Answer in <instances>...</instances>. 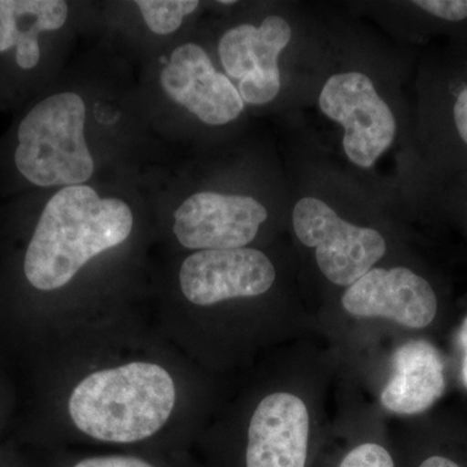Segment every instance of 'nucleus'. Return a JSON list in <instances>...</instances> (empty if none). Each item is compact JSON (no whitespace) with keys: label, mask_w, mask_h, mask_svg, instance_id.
<instances>
[{"label":"nucleus","mask_w":467,"mask_h":467,"mask_svg":"<svg viewBox=\"0 0 467 467\" xmlns=\"http://www.w3.org/2000/svg\"><path fill=\"white\" fill-rule=\"evenodd\" d=\"M160 82L171 100L212 128L232 124L244 112L236 85L217 70L208 52L196 43L175 48Z\"/></svg>","instance_id":"obj_11"},{"label":"nucleus","mask_w":467,"mask_h":467,"mask_svg":"<svg viewBox=\"0 0 467 467\" xmlns=\"http://www.w3.org/2000/svg\"><path fill=\"white\" fill-rule=\"evenodd\" d=\"M327 43L326 16L290 3L259 24L230 26L218 39L217 52L245 104L267 107L285 99L295 107L312 100Z\"/></svg>","instance_id":"obj_3"},{"label":"nucleus","mask_w":467,"mask_h":467,"mask_svg":"<svg viewBox=\"0 0 467 467\" xmlns=\"http://www.w3.org/2000/svg\"><path fill=\"white\" fill-rule=\"evenodd\" d=\"M16 63L23 69H32L39 63L41 47H39L38 34L21 33L17 36Z\"/></svg>","instance_id":"obj_20"},{"label":"nucleus","mask_w":467,"mask_h":467,"mask_svg":"<svg viewBox=\"0 0 467 467\" xmlns=\"http://www.w3.org/2000/svg\"><path fill=\"white\" fill-rule=\"evenodd\" d=\"M445 391L444 361L426 340H410L393 355V376L380 401L396 414H420Z\"/></svg>","instance_id":"obj_14"},{"label":"nucleus","mask_w":467,"mask_h":467,"mask_svg":"<svg viewBox=\"0 0 467 467\" xmlns=\"http://www.w3.org/2000/svg\"><path fill=\"white\" fill-rule=\"evenodd\" d=\"M290 168V223L301 245L315 251L328 282L349 287L386 256L389 244L376 223L356 220L383 202L348 169L312 150Z\"/></svg>","instance_id":"obj_2"},{"label":"nucleus","mask_w":467,"mask_h":467,"mask_svg":"<svg viewBox=\"0 0 467 467\" xmlns=\"http://www.w3.org/2000/svg\"><path fill=\"white\" fill-rule=\"evenodd\" d=\"M417 467H465L459 460L444 453H431L418 463Z\"/></svg>","instance_id":"obj_21"},{"label":"nucleus","mask_w":467,"mask_h":467,"mask_svg":"<svg viewBox=\"0 0 467 467\" xmlns=\"http://www.w3.org/2000/svg\"><path fill=\"white\" fill-rule=\"evenodd\" d=\"M459 344L461 348H462L463 353H465L462 364V379L463 383H465V386L467 387V317L465 321H463L459 331Z\"/></svg>","instance_id":"obj_22"},{"label":"nucleus","mask_w":467,"mask_h":467,"mask_svg":"<svg viewBox=\"0 0 467 467\" xmlns=\"http://www.w3.org/2000/svg\"><path fill=\"white\" fill-rule=\"evenodd\" d=\"M144 23L150 32L168 36L180 29L184 17L192 15L201 5L198 0H138Z\"/></svg>","instance_id":"obj_16"},{"label":"nucleus","mask_w":467,"mask_h":467,"mask_svg":"<svg viewBox=\"0 0 467 467\" xmlns=\"http://www.w3.org/2000/svg\"><path fill=\"white\" fill-rule=\"evenodd\" d=\"M411 79V140L425 186L467 174V48L427 46Z\"/></svg>","instance_id":"obj_5"},{"label":"nucleus","mask_w":467,"mask_h":467,"mask_svg":"<svg viewBox=\"0 0 467 467\" xmlns=\"http://www.w3.org/2000/svg\"><path fill=\"white\" fill-rule=\"evenodd\" d=\"M70 467H159L142 457L128 454H110V456H92L77 461Z\"/></svg>","instance_id":"obj_19"},{"label":"nucleus","mask_w":467,"mask_h":467,"mask_svg":"<svg viewBox=\"0 0 467 467\" xmlns=\"http://www.w3.org/2000/svg\"><path fill=\"white\" fill-rule=\"evenodd\" d=\"M309 413L297 396L275 392L260 402L250 427L244 467H306Z\"/></svg>","instance_id":"obj_12"},{"label":"nucleus","mask_w":467,"mask_h":467,"mask_svg":"<svg viewBox=\"0 0 467 467\" xmlns=\"http://www.w3.org/2000/svg\"><path fill=\"white\" fill-rule=\"evenodd\" d=\"M342 306L355 317H380L422 330L441 313L438 287L429 276L410 266H374L346 288Z\"/></svg>","instance_id":"obj_9"},{"label":"nucleus","mask_w":467,"mask_h":467,"mask_svg":"<svg viewBox=\"0 0 467 467\" xmlns=\"http://www.w3.org/2000/svg\"><path fill=\"white\" fill-rule=\"evenodd\" d=\"M175 405L173 378L150 362H130L86 377L69 399L79 431L95 441L133 444L165 426Z\"/></svg>","instance_id":"obj_6"},{"label":"nucleus","mask_w":467,"mask_h":467,"mask_svg":"<svg viewBox=\"0 0 467 467\" xmlns=\"http://www.w3.org/2000/svg\"><path fill=\"white\" fill-rule=\"evenodd\" d=\"M418 209L438 213L467 233V174L427 182Z\"/></svg>","instance_id":"obj_15"},{"label":"nucleus","mask_w":467,"mask_h":467,"mask_svg":"<svg viewBox=\"0 0 467 467\" xmlns=\"http://www.w3.org/2000/svg\"><path fill=\"white\" fill-rule=\"evenodd\" d=\"M86 106L76 92L39 101L18 128L15 162L36 186H78L94 173L85 140Z\"/></svg>","instance_id":"obj_7"},{"label":"nucleus","mask_w":467,"mask_h":467,"mask_svg":"<svg viewBox=\"0 0 467 467\" xmlns=\"http://www.w3.org/2000/svg\"><path fill=\"white\" fill-rule=\"evenodd\" d=\"M275 281L273 261L251 247L195 252L183 261L180 272L184 297L201 306L260 296Z\"/></svg>","instance_id":"obj_10"},{"label":"nucleus","mask_w":467,"mask_h":467,"mask_svg":"<svg viewBox=\"0 0 467 467\" xmlns=\"http://www.w3.org/2000/svg\"><path fill=\"white\" fill-rule=\"evenodd\" d=\"M365 8L404 47L423 50L441 39L467 48V0L371 3Z\"/></svg>","instance_id":"obj_13"},{"label":"nucleus","mask_w":467,"mask_h":467,"mask_svg":"<svg viewBox=\"0 0 467 467\" xmlns=\"http://www.w3.org/2000/svg\"><path fill=\"white\" fill-rule=\"evenodd\" d=\"M134 225L124 201L90 186L63 187L46 204L26 254L27 281L41 291L64 287L101 252L124 243Z\"/></svg>","instance_id":"obj_4"},{"label":"nucleus","mask_w":467,"mask_h":467,"mask_svg":"<svg viewBox=\"0 0 467 467\" xmlns=\"http://www.w3.org/2000/svg\"><path fill=\"white\" fill-rule=\"evenodd\" d=\"M18 36L20 29L11 0H0V52L15 47Z\"/></svg>","instance_id":"obj_18"},{"label":"nucleus","mask_w":467,"mask_h":467,"mask_svg":"<svg viewBox=\"0 0 467 467\" xmlns=\"http://www.w3.org/2000/svg\"><path fill=\"white\" fill-rule=\"evenodd\" d=\"M326 24L327 60L310 101L339 129L340 153L350 173L392 201L378 171L386 156L398 150L422 173L411 140V99L405 91L420 50L401 46L396 52L342 16H326Z\"/></svg>","instance_id":"obj_1"},{"label":"nucleus","mask_w":467,"mask_h":467,"mask_svg":"<svg viewBox=\"0 0 467 467\" xmlns=\"http://www.w3.org/2000/svg\"><path fill=\"white\" fill-rule=\"evenodd\" d=\"M337 467H396L395 460L383 445L362 442L352 448Z\"/></svg>","instance_id":"obj_17"},{"label":"nucleus","mask_w":467,"mask_h":467,"mask_svg":"<svg viewBox=\"0 0 467 467\" xmlns=\"http://www.w3.org/2000/svg\"><path fill=\"white\" fill-rule=\"evenodd\" d=\"M269 204L248 192H195L175 211L174 234L187 250L247 247L269 221Z\"/></svg>","instance_id":"obj_8"}]
</instances>
